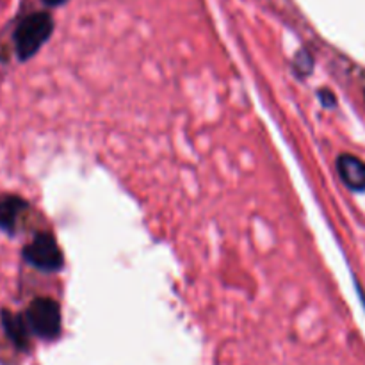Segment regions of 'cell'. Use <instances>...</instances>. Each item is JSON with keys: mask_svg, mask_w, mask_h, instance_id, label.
<instances>
[{"mask_svg": "<svg viewBox=\"0 0 365 365\" xmlns=\"http://www.w3.org/2000/svg\"><path fill=\"white\" fill-rule=\"evenodd\" d=\"M53 32V20L48 13H32L18 24L14 31V50L20 61H29L39 52Z\"/></svg>", "mask_w": 365, "mask_h": 365, "instance_id": "6da1fadb", "label": "cell"}, {"mask_svg": "<svg viewBox=\"0 0 365 365\" xmlns=\"http://www.w3.org/2000/svg\"><path fill=\"white\" fill-rule=\"evenodd\" d=\"M29 328L36 337L53 341L61 334V309L50 298H36L25 312Z\"/></svg>", "mask_w": 365, "mask_h": 365, "instance_id": "7a4b0ae2", "label": "cell"}, {"mask_svg": "<svg viewBox=\"0 0 365 365\" xmlns=\"http://www.w3.org/2000/svg\"><path fill=\"white\" fill-rule=\"evenodd\" d=\"M24 259L32 267L39 271H46V273L59 271L64 264L63 252H61L56 237L52 234H46V232L34 235V239L25 246Z\"/></svg>", "mask_w": 365, "mask_h": 365, "instance_id": "3957f363", "label": "cell"}, {"mask_svg": "<svg viewBox=\"0 0 365 365\" xmlns=\"http://www.w3.org/2000/svg\"><path fill=\"white\" fill-rule=\"evenodd\" d=\"M337 171L351 191H365V163L351 153L337 157Z\"/></svg>", "mask_w": 365, "mask_h": 365, "instance_id": "277c9868", "label": "cell"}, {"mask_svg": "<svg viewBox=\"0 0 365 365\" xmlns=\"http://www.w3.org/2000/svg\"><path fill=\"white\" fill-rule=\"evenodd\" d=\"M2 317V327L9 341L16 346L18 349H27L29 342H31V328H29L25 316L20 314H13L9 310H2L0 314Z\"/></svg>", "mask_w": 365, "mask_h": 365, "instance_id": "5b68a950", "label": "cell"}, {"mask_svg": "<svg viewBox=\"0 0 365 365\" xmlns=\"http://www.w3.org/2000/svg\"><path fill=\"white\" fill-rule=\"evenodd\" d=\"M27 202L16 195H6L0 198V230L14 235L18 217L27 209Z\"/></svg>", "mask_w": 365, "mask_h": 365, "instance_id": "8992f818", "label": "cell"}, {"mask_svg": "<svg viewBox=\"0 0 365 365\" xmlns=\"http://www.w3.org/2000/svg\"><path fill=\"white\" fill-rule=\"evenodd\" d=\"M312 66H314V59L307 52H299L298 56H296L294 68H296V73H298V75H302V77H307V75L312 71Z\"/></svg>", "mask_w": 365, "mask_h": 365, "instance_id": "52a82bcc", "label": "cell"}, {"mask_svg": "<svg viewBox=\"0 0 365 365\" xmlns=\"http://www.w3.org/2000/svg\"><path fill=\"white\" fill-rule=\"evenodd\" d=\"M319 100L324 107H335V103H337V100H335L334 93H331L330 89H321Z\"/></svg>", "mask_w": 365, "mask_h": 365, "instance_id": "ba28073f", "label": "cell"}, {"mask_svg": "<svg viewBox=\"0 0 365 365\" xmlns=\"http://www.w3.org/2000/svg\"><path fill=\"white\" fill-rule=\"evenodd\" d=\"M43 2H45L46 6L56 7V6H61V4H64V2H66V0H43Z\"/></svg>", "mask_w": 365, "mask_h": 365, "instance_id": "9c48e42d", "label": "cell"}]
</instances>
